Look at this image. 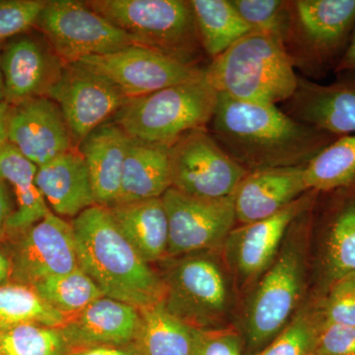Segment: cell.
<instances>
[{"instance_id": "cell-2", "label": "cell", "mask_w": 355, "mask_h": 355, "mask_svg": "<svg viewBox=\"0 0 355 355\" xmlns=\"http://www.w3.org/2000/svg\"><path fill=\"white\" fill-rule=\"evenodd\" d=\"M71 224L79 268L103 295L139 309L162 301L160 275L121 232L109 207L92 205Z\"/></svg>"}, {"instance_id": "cell-27", "label": "cell", "mask_w": 355, "mask_h": 355, "mask_svg": "<svg viewBox=\"0 0 355 355\" xmlns=\"http://www.w3.org/2000/svg\"><path fill=\"white\" fill-rule=\"evenodd\" d=\"M139 328L132 343L137 355H191L196 329L168 312L162 301L139 309Z\"/></svg>"}, {"instance_id": "cell-25", "label": "cell", "mask_w": 355, "mask_h": 355, "mask_svg": "<svg viewBox=\"0 0 355 355\" xmlns=\"http://www.w3.org/2000/svg\"><path fill=\"white\" fill-rule=\"evenodd\" d=\"M121 232L146 263L167 258L169 224L162 198L109 207Z\"/></svg>"}, {"instance_id": "cell-18", "label": "cell", "mask_w": 355, "mask_h": 355, "mask_svg": "<svg viewBox=\"0 0 355 355\" xmlns=\"http://www.w3.org/2000/svg\"><path fill=\"white\" fill-rule=\"evenodd\" d=\"M330 84L299 77L284 112L305 125L336 137L355 133V69L336 74Z\"/></svg>"}, {"instance_id": "cell-1", "label": "cell", "mask_w": 355, "mask_h": 355, "mask_svg": "<svg viewBox=\"0 0 355 355\" xmlns=\"http://www.w3.org/2000/svg\"><path fill=\"white\" fill-rule=\"evenodd\" d=\"M207 130L247 172L307 164L340 137L295 120L277 105L238 101L221 94Z\"/></svg>"}, {"instance_id": "cell-42", "label": "cell", "mask_w": 355, "mask_h": 355, "mask_svg": "<svg viewBox=\"0 0 355 355\" xmlns=\"http://www.w3.org/2000/svg\"><path fill=\"white\" fill-rule=\"evenodd\" d=\"M355 69V28L354 34H352V39L345 51V55L340 64L336 67L335 74L340 73V72L349 71V70Z\"/></svg>"}, {"instance_id": "cell-22", "label": "cell", "mask_w": 355, "mask_h": 355, "mask_svg": "<svg viewBox=\"0 0 355 355\" xmlns=\"http://www.w3.org/2000/svg\"><path fill=\"white\" fill-rule=\"evenodd\" d=\"M36 183L51 212L74 219L95 205L87 165L73 149L38 167Z\"/></svg>"}, {"instance_id": "cell-30", "label": "cell", "mask_w": 355, "mask_h": 355, "mask_svg": "<svg viewBox=\"0 0 355 355\" xmlns=\"http://www.w3.org/2000/svg\"><path fill=\"white\" fill-rule=\"evenodd\" d=\"M67 319L31 286L15 282L0 286V331L29 323L60 328Z\"/></svg>"}, {"instance_id": "cell-14", "label": "cell", "mask_w": 355, "mask_h": 355, "mask_svg": "<svg viewBox=\"0 0 355 355\" xmlns=\"http://www.w3.org/2000/svg\"><path fill=\"white\" fill-rule=\"evenodd\" d=\"M78 62L107 77L127 99L205 77V69L183 64L142 46L91 55Z\"/></svg>"}, {"instance_id": "cell-37", "label": "cell", "mask_w": 355, "mask_h": 355, "mask_svg": "<svg viewBox=\"0 0 355 355\" xmlns=\"http://www.w3.org/2000/svg\"><path fill=\"white\" fill-rule=\"evenodd\" d=\"M191 355H245L241 334L233 326L197 330Z\"/></svg>"}, {"instance_id": "cell-33", "label": "cell", "mask_w": 355, "mask_h": 355, "mask_svg": "<svg viewBox=\"0 0 355 355\" xmlns=\"http://www.w3.org/2000/svg\"><path fill=\"white\" fill-rule=\"evenodd\" d=\"M70 352L60 328L29 323L0 331L1 355H69Z\"/></svg>"}, {"instance_id": "cell-3", "label": "cell", "mask_w": 355, "mask_h": 355, "mask_svg": "<svg viewBox=\"0 0 355 355\" xmlns=\"http://www.w3.org/2000/svg\"><path fill=\"white\" fill-rule=\"evenodd\" d=\"M314 207L294 221L275 261L248 291L237 328L245 355L265 349L305 302Z\"/></svg>"}, {"instance_id": "cell-38", "label": "cell", "mask_w": 355, "mask_h": 355, "mask_svg": "<svg viewBox=\"0 0 355 355\" xmlns=\"http://www.w3.org/2000/svg\"><path fill=\"white\" fill-rule=\"evenodd\" d=\"M315 355H355V327L324 322Z\"/></svg>"}, {"instance_id": "cell-41", "label": "cell", "mask_w": 355, "mask_h": 355, "mask_svg": "<svg viewBox=\"0 0 355 355\" xmlns=\"http://www.w3.org/2000/svg\"><path fill=\"white\" fill-rule=\"evenodd\" d=\"M13 282V266L6 243L0 239V286Z\"/></svg>"}, {"instance_id": "cell-9", "label": "cell", "mask_w": 355, "mask_h": 355, "mask_svg": "<svg viewBox=\"0 0 355 355\" xmlns=\"http://www.w3.org/2000/svg\"><path fill=\"white\" fill-rule=\"evenodd\" d=\"M36 25L64 64L139 46L137 40L95 12L86 2L46 1Z\"/></svg>"}, {"instance_id": "cell-20", "label": "cell", "mask_w": 355, "mask_h": 355, "mask_svg": "<svg viewBox=\"0 0 355 355\" xmlns=\"http://www.w3.org/2000/svg\"><path fill=\"white\" fill-rule=\"evenodd\" d=\"M305 165L248 173L234 193L237 225L275 216L309 191L304 179Z\"/></svg>"}, {"instance_id": "cell-16", "label": "cell", "mask_w": 355, "mask_h": 355, "mask_svg": "<svg viewBox=\"0 0 355 355\" xmlns=\"http://www.w3.org/2000/svg\"><path fill=\"white\" fill-rule=\"evenodd\" d=\"M324 197L319 214L316 294L355 273V181Z\"/></svg>"}, {"instance_id": "cell-21", "label": "cell", "mask_w": 355, "mask_h": 355, "mask_svg": "<svg viewBox=\"0 0 355 355\" xmlns=\"http://www.w3.org/2000/svg\"><path fill=\"white\" fill-rule=\"evenodd\" d=\"M139 308L103 296L60 327L70 349L127 345L139 328Z\"/></svg>"}, {"instance_id": "cell-43", "label": "cell", "mask_w": 355, "mask_h": 355, "mask_svg": "<svg viewBox=\"0 0 355 355\" xmlns=\"http://www.w3.org/2000/svg\"><path fill=\"white\" fill-rule=\"evenodd\" d=\"M10 106L6 102L0 103V146L7 141L6 123Z\"/></svg>"}, {"instance_id": "cell-15", "label": "cell", "mask_w": 355, "mask_h": 355, "mask_svg": "<svg viewBox=\"0 0 355 355\" xmlns=\"http://www.w3.org/2000/svg\"><path fill=\"white\" fill-rule=\"evenodd\" d=\"M48 97L57 103L79 142L107 123L128 100L107 77L80 62L64 65Z\"/></svg>"}, {"instance_id": "cell-10", "label": "cell", "mask_w": 355, "mask_h": 355, "mask_svg": "<svg viewBox=\"0 0 355 355\" xmlns=\"http://www.w3.org/2000/svg\"><path fill=\"white\" fill-rule=\"evenodd\" d=\"M319 195L307 191L275 216L239 224L229 233L220 254L237 291H250L260 279L279 254L292 224L313 209Z\"/></svg>"}, {"instance_id": "cell-32", "label": "cell", "mask_w": 355, "mask_h": 355, "mask_svg": "<svg viewBox=\"0 0 355 355\" xmlns=\"http://www.w3.org/2000/svg\"><path fill=\"white\" fill-rule=\"evenodd\" d=\"M33 288L51 307L67 317L73 316L104 296L80 268L65 275L48 277Z\"/></svg>"}, {"instance_id": "cell-7", "label": "cell", "mask_w": 355, "mask_h": 355, "mask_svg": "<svg viewBox=\"0 0 355 355\" xmlns=\"http://www.w3.org/2000/svg\"><path fill=\"white\" fill-rule=\"evenodd\" d=\"M218 94L205 77L128 99L114 116L128 137L171 146L186 133L207 128Z\"/></svg>"}, {"instance_id": "cell-24", "label": "cell", "mask_w": 355, "mask_h": 355, "mask_svg": "<svg viewBox=\"0 0 355 355\" xmlns=\"http://www.w3.org/2000/svg\"><path fill=\"white\" fill-rule=\"evenodd\" d=\"M169 153L167 144L130 137L121 190L114 205L162 198L171 188Z\"/></svg>"}, {"instance_id": "cell-6", "label": "cell", "mask_w": 355, "mask_h": 355, "mask_svg": "<svg viewBox=\"0 0 355 355\" xmlns=\"http://www.w3.org/2000/svg\"><path fill=\"white\" fill-rule=\"evenodd\" d=\"M354 28L355 0H289L282 44L294 69L318 80L335 73Z\"/></svg>"}, {"instance_id": "cell-11", "label": "cell", "mask_w": 355, "mask_h": 355, "mask_svg": "<svg viewBox=\"0 0 355 355\" xmlns=\"http://www.w3.org/2000/svg\"><path fill=\"white\" fill-rule=\"evenodd\" d=\"M171 188L200 198L234 196L248 174L219 146L207 128L186 133L170 146Z\"/></svg>"}, {"instance_id": "cell-35", "label": "cell", "mask_w": 355, "mask_h": 355, "mask_svg": "<svg viewBox=\"0 0 355 355\" xmlns=\"http://www.w3.org/2000/svg\"><path fill=\"white\" fill-rule=\"evenodd\" d=\"M320 302L324 322L355 327V273L331 284Z\"/></svg>"}, {"instance_id": "cell-31", "label": "cell", "mask_w": 355, "mask_h": 355, "mask_svg": "<svg viewBox=\"0 0 355 355\" xmlns=\"http://www.w3.org/2000/svg\"><path fill=\"white\" fill-rule=\"evenodd\" d=\"M324 323L320 296L307 299L277 338L256 355H315Z\"/></svg>"}, {"instance_id": "cell-26", "label": "cell", "mask_w": 355, "mask_h": 355, "mask_svg": "<svg viewBox=\"0 0 355 355\" xmlns=\"http://www.w3.org/2000/svg\"><path fill=\"white\" fill-rule=\"evenodd\" d=\"M37 172L38 166L12 144L6 141L0 146V179L12 187L16 198L6 234L30 227L51 211L37 186Z\"/></svg>"}, {"instance_id": "cell-12", "label": "cell", "mask_w": 355, "mask_h": 355, "mask_svg": "<svg viewBox=\"0 0 355 355\" xmlns=\"http://www.w3.org/2000/svg\"><path fill=\"white\" fill-rule=\"evenodd\" d=\"M13 266V282L34 286L79 268L71 222L53 212L30 227L4 237Z\"/></svg>"}, {"instance_id": "cell-45", "label": "cell", "mask_w": 355, "mask_h": 355, "mask_svg": "<svg viewBox=\"0 0 355 355\" xmlns=\"http://www.w3.org/2000/svg\"><path fill=\"white\" fill-rule=\"evenodd\" d=\"M0 355H1V354H0Z\"/></svg>"}, {"instance_id": "cell-23", "label": "cell", "mask_w": 355, "mask_h": 355, "mask_svg": "<svg viewBox=\"0 0 355 355\" xmlns=\"http://www.w3.org/2000/svg\"><path fill=\"white\" fill-rule=\"evenodd\" d=\"M130 137L118 125L105 123L80 142L79 153L87 165L95 205L112 207L121 190Z\"/></svg>"}, {"instance_id": "cell-17", "label": "cell", "mask_w": 355, "mask_h": 355, "mask_svg": "<svg viewBox=\"0 0 355 355\" xmlns=\"http://www.w3.org/2000/svg\"><path fill=\"white\" fill-rule=\"evenodd\" d=\"M7 142L41 167L72 149V137L57 103L41 97L10 106Z\"/></svg>"}, {"instance_id": "cell-8", "label": "cell", "mask_w": 355, "mask_h": 355, "mask_svg": "<svg viewBox=\"0 0 355 355\" xmlns=\"http://www.w3.org/2000/svg\"><path fill=\"white\" fill-rule=\"evenodd\" d=\"M86 4L137 40L139 46L200 67L205 53L190 1L92 0Z\"/></svg>"}, {"instance_id": "cell-4", "label": "cell", "mask_w": 355, "mask_h": 355, "mask_svg": "<svg viewBox=\"0 0 355 355\" xmlns=\"http://www.w3.org/2000/svg\"><path fill=\"white\" fill-rule=\"evenodd\" d=\"M205 78L217 94L277 105L291 99L299 76L279 38L252 31L211 60Z\"/></svg>"}, {"instance_id": "cell-28", "label": "cell", "mask_w": 355, "mask_h": 355, "mask_svg": "<svg viewBox=\"0 0 355 355\" xmlns=\"http://www.w3.org/2000/svg\"><path fill=\"white\" fill-rule=\"evenodd\" d=\"M205 55L214 60L252 32L231 0H190Z\"/></svg>"}, {"instance_id": "cell-34", "label": "cell", "mask_w": 355, "mask_h": 355, "mask_svg": "<svg viewBox=\"0 0 355 355\" xmlns=\"http://www.w3.org/2000/svg\"><path fill=\"white\" fill-rule=\"evenodd\" d=\"M252 31L265 33L282 42L287 19L286 0H231Z\"/></svg>"}, {"instance_id": "cell-19", "label": "cell", "mask_w": 355, "mask_h": 355, "mask_svg": "<svg viewBox=\"0 0 355 355\" xmlns=\"http://www.w3.org/2000/svg\"><path fill=\"white\" fill-rule=\"evenodd\" d=\"M0 64L9 106L48 97L65 65L50 46L27 37L7 46Z\"/></svg>"}, {"instance_id": "cell-29", "label": "cell", "mask_w": 355, "mask_h": 355, "mask_svg": "<svg viewBox=\"0 0 355 355\" xmlns=\"http://www.w3.org/2000/svg\"><path fill=\"white\" fill-rule=\"evenodd\" d=\"M309 191L329 193L355 181V133L343 135L316 154L304 168Z\"/></svg>"}, {"instance_id": "cell-40", "label": "cell", "mask_w": 355, "mask_h": 355, "mask_svg": "<svg viewBox=\"0 0 355 355\" xmlns=\"http://www.w3.org/2000/svg\"><path fill=\"white\" fill-rule=\"evenodd\" d=\"M69 355H137L132 345H106L72 349Z\"/></svg>"}, {"instance_id": "cell-5", "label": "cell", "mask_w": 355, "mask_h": 355, "mask_svg": "<svg viewBox=\"0 0 355 355\" xmlns=\"http://www.w3.org/2000/svg\"><path fill=\"white\" fill-rule=\"evenodd\" d=\"M168 312L196 330L231 326L237 289L220 252H200L161 261Z\"/></svg>"}, {"instance_id": "cell-39", "label": "cell", "mask_w": 355, "mask_h": 355, "mask_svg": "<svg viewBox=\"0 0 355 355\" xmlns=\"http://www.w3.org/2000/svg\"><path fill=\"white\" fill-rule=\"evenodd\" d=\"M12 197L9 184L0 179V239L3 240L7 232L9 219L14 212Z\"/></svg>"}, {"instance_id": "cell-36", "label": "cell", "mask_w": 355, "mask_h": 355, "mask_svg": "<svg viewBox=\"0 0 355 355\" xmlns=\"http://www.w3.org/2000/svg\"><path fill=\"white\" fill-rule=\"evenodd\" d=\"M46 1L0 0V39L15 36L37 24Z\"/></svg>"}, {"instance_id": "cell-44", "label": "cell", "mask_w": 355, "mask_h": 355, "mask_svg": "<svg viewBox=\"0 0 355 355\" xmlns=\"http://www.w3.org/2000/svg\"><path fill=\"white\" fill-rule=\"evenodd\" d=\"M2 102H6V88H4V80L3 76H2L1 64H0V103Z\"/></svg>"}, {"instance_id": "cell-13", "label": "cell", "mask_w": 355, "mask_h": 355, "mask_svg": "<svg viewBox=\"0 0 355 355\" xmlns=\"http://www.w3.org/2000/svg\"><path fill=\"white\" fill-rule=\"evenodd\" d=\"M169 224L167 258L200 252H220L237 226L234 196L200 198L170 188L162 196Z\"/></svg>"}]
</instances>
